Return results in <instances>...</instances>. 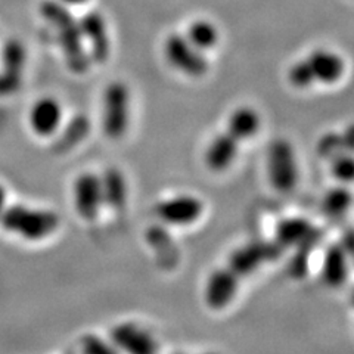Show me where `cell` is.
<instances>
[{
    "mask_svg": "<svg viewBox=\"0 0 354 354\" xmlns=\"http://www.w3.org/2000/svg\"><path fill=\"white\" fill-rule=\"evenodd\" d=\"M176 354H185V353H176ZM204 354H218V353H204Z\"/></svg>",
    "mask_w": 354,
    "mask_h": 354,
    "instance_id": "28",
    "label": "cell"
},
{
    "mask_svg": "<svg viewBox=\"0 0 354 354\" xmlns=\"http://www.w3.org/2000/svg\"><path fill=\"white\" fill-rule=\"evenodd\" d=\"M353 303H354V291H353Z\"/></svg>",
    "mask_w": 354,
    "mask_h": 354,
    "instance_id": "29",
    "label": "cell"
},
{
    "mask_svg": "<svg viewBox=\"0 0 354 354\" xmlns=\"http://www.w3.org/2000/svg\"><path fill=\"white\" fill-rule=\"evenodd\" d=\"M8 207V189L3 183H0V214Z\"/></svg>",
    "mask_w": 354,
    "mask_h": 354,
    "instance_id": "26",
    "label": "cell"
},
{
    "mask_svg": "<svg viewBox=\"0 0 354 354\" xmlns=\"http://www.w3.org/2000/svg\"><path fill=\"white\" fill-rule=\"evenodd\" d=\"M164 55L169 64L185 75L203 77L208 71V61L185 35L171 32L164 41Z\"/></svg>",
    "mask_w": 354,
    "mask_h": 354,
    "instance_id": "8",
    "label": "cell"
},
{
    "mask_svg": "<svg viewBox=\"0 0 354 354\" xmlns=\"http://www.w3.org/2000/svg\"><path fill=\"white\" fill-rule=\"evenodd\" d=\"M91 133V123H88V118L86 115L74 117L71 123L62 130V139H61V147L62 149H73L88 136Z\"/></svg>",
    "mask_w": 354,
    "mask_h": 354,
    "instance_id": "22",
    "label": "cell"
},
{
    "mask_svg": "<svg viewBox=\"0 0 354 354\" xmlns=\"http://www.w3.org/2000/svg\"><path fill=\"white\" fill-rule=\"evenodd\" d=\"M322 279L329 288H341L348 279V257L341 243L328 247L322 263Z\"/></svg>",
    "mask_w": 354,
    "mask_h": 354,
    "instance_id": "16",
    "label": "cell"
},
{
    "mask_svg": "<svg viewBox=\"0 0 354 354\" xmlns=\"http://www.w3.org/2000/svg\"><path fill=\"white\" fill-rule=\"evenodd\" d=\"M101 176L104 205L121 212L127 205L129 187L124 173L117 167H108Z\"/></svg>",
    "mask_w": 354,
    "mask_h": 354,
    "instance_id": "15",
    "label": "cell"
},
{
    "mask_svg": "<svg viewBox=\"0 0 354 354\" xmlns=\"http://www.w3.org/2000/svg\"><path fill=\"white\" fill-rule=\"evenodd\" d=\"M330 170L337 180L342 183L354 182V158L350 155H339L332 162Z\"/></svg>",
    "mask_w": 354,
    "mask_h": 354,
    "instance_id": "24",
    "label": "cell"
},
{
    "mask_svg": "<svg viewBox=\"0 0 354 354\" xmlns=\"http://www.w3.org/2000/svg\"><path fill=\"white\" fill-rule=\"evenodd\" d=\"M261 126L260 114L251 106H241L230 114L226 131L217 135L207 147L204 161L213 173H223L234 164L241 143L254 138Z\"/></svg>",
    "mask_w": 354,
    "mask_h": 354,
    "instance_id": "1",
    "label": "cell"
},
{
    "mask_svg": "<svg viewBox=\"0 0 354 354\" xmlns=\"http://www.w3.org/2000/svg\"><path fill=\"white\" fill-rule=\"evenodd\" d=\"M109 339L120 353L158 354V344L149 330L135 322H121L113 326Z\"/></svg>",
    "mask_w": 354,
    "mask_h": 354,
    "instance_id": "13",
    "label": "cell"
},
{
    "mask_svg": "<svg viewBox=\"0 0 354 354\" xmlns=\"http://www.w3.org/2000/svg\"><path fill=\"white\" fill-rule=\"evenodd\" d=\"M353 203L351 192L344 186L332 187L326 192L322 201V208L326 216L338 217L344 214Z\"/></svg>",
    "mask_w": 354,
    "mask_h": 354,
    "instance_id": "21",
    "label": "cell"
},
{
    "mask_svg": "<svg viewBox=\"0 0 354 354\" xmlns=\"http://www.w3.org/2000/svg\"><path fill=\"white\" fill-rule=\"evenodd\" d=\"M239 281L232 274L225 266L218 268L208 276L205 283V303L212 310L226 308L238 292Z\"/></svg>",
    "mask_w": 354,
    "mask_h": 354,
    "instance_id": "14",
    "label": "cell"
},
{
    "mask_svg": "<svg viewBox=\"0 0 354 354\" xmlns=\"http://www.w3.org/2000/svg\"><path fill=\"white\" fill-rule=\"evenodd\" d=\"M346 71V62L329 49H315L307 57L294 62L288 70V82L297 88H307L317 83L332 84Z\"/></svg>",
    "mask_w": 354,
    "mask_h": 354,
    "instance_id": "4",
    "label": "cell"
},
{
    "mask_svg": "<svg viewBox=\"0 0 354 354\" xmlns=\"http://www.w3.org/2000/svg\"><path fill=\"white\" fill-rule=\"evenodd\" d=\"M27 123L35 136L49 139L59 135L64 123V106L58 97L44 95L31 104Z\"/></svg>",
    "mask_w": 354,
    "mask_h": 354,
    "instance_id": "9",
    "label": "cell"
},
{
    "mask_svg": "<svg viewBox=\"0 0 354 354\" xmlns=\"http://www.w3.org/2000/svg\"><path fill=\"white\" fill-rule=\"evenodd\" d=\"M61 5L66 6V8H74V6H82L86 5L88 0H57Z\"/></svg>",
    "mask_w": 354,
    "mask_h": 354,
    "instance_id": "27",
    "label": "cell"
},
{
    "mask_svg": "<svg viewBox=\"0 0 354 354\" xmlns=\"http://www.w3.org/2000/svg\"><path fill=\"white\" fill-rule=\"evenodd\" d=\"M268 174L272 186L281 194L291 192L298 183V162L291 142L283 138L272 140L268 149Z\"/></svg>",
    "mask_w": 354,
    "mask_h": 354,
    "instance_id": "6",
    "label": "cell"
},
{
    "mask_svg": "<svg viewBox=\"0 0 354 354\" xmlns=\"http://www.w3.org/2000/svg\"><path fill=\"white\" fill-rule=\"evenodd\" d=\"M282 251L283 248L276 242L252 241L234 250L225 268L241 282L243 278L256 272L264 263L279 259Z\"/></svg>",
    "mask_w": 354,
    "mask_h": 354,
    "instance_id": "7",
    "label": "cell"
},
{
    "mask_svg": "<svg viewBox=\"0 0 354 354\" xmlns=\"http://www.w3.org/2000/svg\"><path fill=\"white\" fill-rule=\"evenodd\" d=\"M313 226L310 225V221L301 217H290L279 221V225L276 226V243L282 248L288 247H297L298 243L303 242L310 234L313 232Z\"/></svg>",
    "mask_w": 354,
    "mask_h": 354,
    "instance_id": "18",
    "label": "cell"
},
{
    "mask_svg": "<svg viewBox=\"0 0 354 354\" xmlns=\"http://www.w3.org/2000/svg\"><path fill=\"white\" fill-rule=\"evenodd\" d=\"M73 205L77 216L84 221L97 218L104 207L101 176L92 171L77 176L73 183Z\"/></svg>",
    "mask_w": 354,
    "mask_h": 354,
    "instance_id": "10",
    "label": "cell"
},
{
    "mask_svg": "<svg viewBox=\"0 0 354 354\" xmlns=\"http://www.w3.org/2000/svg\"><path fill=\"white\" fill-rule=\"evenodd\" d=\"M39 10L41 18L57 35L59 49L68 68L75 74L87 73L92 61L88 58L79 19H75L68 8L57 0H44Z\"/></svg>",
    "mask_w": 354,
    "mask_h": 354,
    "instance_id": "2",
    "label": "cell"
},
{
    "mask_svg": "<svg viewBox=\"0 0 354 354\" xmlns=\"http://www.w3.org/2000/svg\"><path fill=\"white\" fill-rule=\"evenodd\" d=\"M204 203L194 195H177L162 199L155 207V214L165 225L189 226L201 218Z\"/></svg>",
    "mask_w": 354,
    "mask_h": 354,
    "instance_id": "11",
    "label": "cell"
},
{
    "mask_svg": "<svg viewBox=\"0 0 354 354\" xmlns=\"http://www.w3.org/2000/svg\"><path fill=\"white\" fill-rule=\"evenodd\" d=\"M79 24L84 44L88 46V58L95 64H105L111 55V39L104 15L91 10L79 19Z\"/></svg>",
    "mask_w": 354,
    "mask_h": 354,
    "instance_id": "12",
    "label": "cell"
},
{
    "mask_svg": "<svg viewBox=\"0 0 354 354\" xmlns=\"http://www.w3.org/2000/svg\"><path fill=\"white\" fill-rule=\"evenodd\" d=\"M80 350L82 354H121L111 339L96 334H84L80 338Z\"/></svg>",
    "mask_w": 354,
    "mask_h": 354,
    "instance_id": "23",
    "label": "cell"
},
{
    "mask_svg": "<svg viewBox=\"0 0 354 354\" xmlns=\"http://www.w3.org/2000/svg\"><path fill=\"white\" fill-rule=\"evenodd\" d=\"M341 247L344 248L347 257H354V230H350V232H346L344 236H342L341 239Z\"/></svg>",
    "mask_w": 354,
    "mask_h": 354,
    "instance_id": "25",
    "label": "cell"
},
{
    "mask_svg": "<svg viewBox=\"0 0 354 354\" xmlns=\"http://www.w3.org/2000/svg\"><path fill=\"white\" fill-rule=\"evenodd\" d=\"M130 123V91L123 82H111L102 93L101 127L111 140L123 138Z\"/></svg>",
    "mask_w": 354,
    "mask_h": 354,
    "instance_id": "5",
    "label": "cell"
},
{
    "mask_svg": "<svg viewBox=\"0 0 354 354\" xmlns=\"http://www.w3.org/2000/svg\"><path fill=\"white\" fill-rule=\"evenodd\" d=\"M185 36L196 49L203 52L214 48L218 41L220 35L213 22H209L207 19H195L194 22H191V26L187 27Z\"/></svg>",
    "mask_w": 354,
    "mask_h": 354,
    "instance_id": "19",
    "label": "cell"
},
{
    "mask_svg": "<svg viewBox=\"0 0 354 354\" xmlns=\"http://www.w3.org/2000/svg\"><path fill=\"white\" fill-rule=\"evenodd\" d=\"M320 239V232L317 229H313L312 234H310L303 242L298 243L297 252L294 254L292 260L290 261V274L295 279H301L306 276L308 269V259L310 254H312L317 241Z\"/></svg>",
    "mask_w": 354,
    "mask_h": 354,
    "instance_id": "20",
    "label": "cell"
},
{
    "mask_svg": "<svg viewBox=\"0 0 354 354\" xmlns=\"http://www.w3.org/2000/svg\"><path fill=\"white\" fill-rule=\"evenodd\" d=\"M147 241L162 268L173 269L179 263V250L170 234L162 226H152L147 232Z\"/></svg>",
    "mask_w": 354,
    "mask_h": 354,
    "instance_id": "17",
    "label": "cell"
},
{
    "mask_svg": "<svg viewBox=\"0 0 354 354\" xmlns=\"http://www.w3.org/2000/svg\"><path fill=\"white\" fill-rule=\"evenodd\" d=\"M0 226L8 234L27 242H41L57 234L61 218L50 208L26 204L8 205L0 214Z\"/></svg>",
    "mask_w": 354,
    "mask_h": 354,
    "instance_id": "3",
    "label": "cell"
}]
</instances>
